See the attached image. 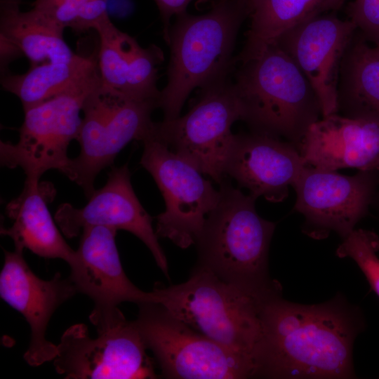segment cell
Returning <instances> with one entry per match:
<instances>
[{
    "label": "cell",
    "instance_id": "obj_1",
    "mask_svg": "<svg viewBox=\"0 0 379 379\" xmlns=\"http://www.w3.org/2000/svg\"><path fill=\"white\" fill-rule=\"evenodd\" d=\"M258 376L268 378H351L352 348L364 329L359 310L341 297L301 305L281 295L262 311Z\"/></svg>",
    "mask_w": 379,
    "mask_h": 379
},
{
    "label": "cell",
    "instance_id": "obj_2",
    "mask_svg": "<svg viewBox=\"0 0 379 379\" xmlns=\"http://www.w3.org/2000/svg\"><path fill=\"white\" fill-rule=\"evenodd\" d=\"M220 197L195 243L196 266L262 300L281 294L268 268L270 244L276 224L260 217L256 199L235 188L227 177Z\"/></svg>",
    "mask_w": 379,
    "mask_h": 379
},
{
    "label": "cell",
    "instance_id": "obj_3",
    "mask_svg": "<svg viewBox=\"0 0 379 379\" xmlns=\"http://www.w3.org/2000/svg\"><path fill=\"white\" fill-rule=\"evenodd\" d=\"M248 16L246 0H217L201 15L185 11L169 29L167 84L160 91L158 107L163 120L180 117L185 100L201 89L229 78L239 28Z\"/></svg>",
    "mask_w": 379,
    "mask_h": 379
},
{
    "label": "cell",
    "instance_id": "obj_4",
    "mask_svg": "<svg viewBox=\"0 0 379 379\" xmlns=\"http://www.w3.org/2000/svg\"><path fill=\"white\" fill-rule=\"evenodd\" d=\"M232 83L241 120L251 131L286 139L298 147L310 126L322 117L310 81L277 43L240 63Z\"/></svg>",
    "mask_w": 379,
    "mask_h": 379
},
{
    "label": "cell",
    "instance_id": "obj_5",
    "mask_svg": "<svg viewBox=\"0 0 379 379\" xmlns=\"http://www.w3.org/2000/svg\"><path fill=\"white\" fill-rule=\"evenodd\" d=\"M158 303L195 331L253 363L259 371L265 301L195 266L190 279L156 284Z\"/></svg>",
    "mask_w": 379,
    "mask_h": 379
},
{
    "label": "cell",
    "instance_id": "obj_6",
    "mask_svg": "<svg viewBox=\"0 0 379 379\" xmlns=\"http://www.w3.org/2000/svg\"><path fill=\"white\" fill-rule=\"evenodd\" d=\"M89 319L98 335L91 338L84 324L69 327L57 345V373L71 379L157 378L135 321L117 306H94Z\"/></svg>",
    "mask_w": 379,
    "mask_h": 379
},
{
    "label": "cell",
    "instance_id": "obj_7",
    "mask_svg": "<svg viewBox=\"0 0 379 379\" xmlns=\"http://www.w3.org/2000/svg\"><path fill=\"white\" fill-rule=\"evenodd\" d=\"M101 86L98 65L67 89L26 110L17 142H0L1 165L23 170L27 182H39L52 169L65 173L68 147L77 140L86 99Z\"/></svg>",
    "mask_w": 379,
    "mask_h": 379
},
{
    "label": "cell",
    "instance_id": "obj_8",
    "mask_svg": "<svg viewBox=\"0 0 379 379\" xmlns=\"http://www.w3.org/2000/svg\"><path fill=\"white\" fill-rule=\"evenodd\" d=\"M134 321L161 374L172 379L258 377L255 365L174 317L162 305H138Z\"/></svg>",
    "mask_w": 379,
    "mask_h": 379
},
{
    "label": "cell",
    "instance_id": "obj_9",
    "mask_svg": "<svg viewBox=\"0 0 379 379\" xmlns=\"http://www.w3.org/2000/svg\"><path fill=\"white\" fill-rule=\"evenodd\" d=\"M241 119L239 100L227 78L202 88L185 115L154 122L152 135L220 185L227 177L225 167L234 135L231 127Z\"/></svg>",
    "mask_w": 379,
    "mask_h": 379
},
{
    "label": "cell",
    "instance_id": "obj_10",
    "mask_svg": "<svg viewBox=\"0 0 379 379\" xmlns=\"http://www.w3.org/2000/svg\"><path fill=\"white\" fill-rule=\"evenodd\" d=\"M156 101L135 100L100 94L84 103V117L77 140V157L70 158L64 173L89 198L97 175L111 166L119 152L131 140L142 142L153 129L151 115Z\"/></svg>",
    "mask_w": 379,
    "mask_h": 379
},
{
    "label": "cell",
    "instance_id": "obj_11",
    "mask_svg": "<svg viewBox=\"0 0 379 379\" xmlns=\"http://www.w3.org/2000/svg\"><path fill=\"white\" fill-rule=\"evenodd\" d=\"M140 164L162 194L165 210L157 216V235L186 248L195 244L220 197L209 180L190 163L149 135L143 141Z\"/></svg>",
    "mask_w": 379,
    "mask_h": 379
},
{
    "label": "cell",
    "instance_id": "obj_12",
    "mask_svg": "<svg viewBox=\"0 0 379 379\" xmlns=\"http://www.w3.org/2000/svg\"><path fill=\"white\" fill-rule=\"evenodd\" d=\"M379 186V171H359L354 175L306 166L293 185L294 208L305 218L302 232L321 239L331 232L342 239L368 213Z\"/></svg>",
    "mask_w": 379,
    "mask_h": 379
},
{
    "label": "cell",
    "instance_id": "obj_13",
    "mask_svg": "<svg viewBox=\"0 0 379 379\" xmlns=\"http://www.w3.org/2000/svg\"><path fill=\"white\" fill-rule=\"evenodd\" d=\"M81 208L64 203L57 209L54 219L66 237H77L90 226L128 231L145 244L158 267L168 278V261L153 228L152 218L133 190L127 164L112 167L105 185L95 190Z\"/></svg>",
    "mask_w": 379,
    "mask_h": 379
},
{
    "label": "cell",
    "instance_id": "obj_14",
    "mask_svg": "<svg viewBox=\"0 0 379 379\" xmlns=\"http://www.w3.org/2000/svg\"><path fill=\"white\" fill-rule=\"evenodd\" d=\"M357 29L350 19L321 13L288 29L275 42L310 81L319 100L322 117L338 113L340 64Z\"/></svg>",
    "mask_w": 379,
    "mask_h": 379
},
{
    "label": "cell",
    "instance_id": "obj_15",
    "mask_svg": "<svg viewBox=\"0 0 379 379\" xmlns=\"http://www.w3.org/2000/svg\"><path fill=\"white\" fill-rule=\"evenodd\" d=\"M22 253L4 250L0 295L28 322L31 338L24 359L29 365L38 366L55 358L57 345L46 339V328L55 310L77 291L69 277L62 278L59 272L50 280L38 277Z\"/></svg>",
    "mask_w": 379,
    "mask_h": 379
},
{
    "label": "cell",
    "instance_id": "obj_16",
    "mask_svg": "<svg viewBox=\"0 0 379 379\" xmlns=\"http://www.w3.org/2000/svg\"><path fill=\"white\" fill-rule=\"evenodd\" d=\"M306 166L292 142L251 131L234 135L225 173L255 199L276 203L288 197Z\"/></svg>",
    "mask_w": 379,
    "mask_h": 379
},
{
    "label": "cell",
    "instance_id": "obj_17",
    "mask_svg": "<svg viewBox=\"0 0 379 379\" xmlns=\"http://www.w3.org/2000/svg\"><path fill=\"white\" fill-rule=\"evenodd\" d=\"M117 232L105 226L86 227L81 231L75 258L69 265V277L77 293L91 298L95 306L158 302L153 291L140 290L125 274L116 244Z\"/></svg>",
    "mask_w": 379,
    "mask_h": 379
},
{
    "label": "cell",
    "instance_id": "obj_18",
    "mask_svg": "<svg viewBox=\"0 0 379 379\" xmlns=\"http://www.w3.org/2000/svg\"><path fill=\"white\" fill-rule=\"evenodd\" d=\"M297 148L307 166L379 171V121L330 114L310 126Z\"/></svg>",
    "mask_w": 379,
    "mask_h": 379
},
{
    "label": "cell",
    "instance_id": "obj_19",
    "mask_svg": "<svg viewBox=\"0 0 379 379\" xmlns=\"http://www.w3.org/2000/svg\"><path fill=\"white\" fill-rule=\"evenodd\" d=\"M53 191L50 185L25 181L21 193L6 207L13 224L1 228V234L12 239L15 251L28 249L40 257L62 259L69 265L76 251L65 241L47 206Z\"/></svg>",
    "mask_w": 379,
    "mask_h": 379
},
{
    "label": "cell",
    "instance_id": "obj_20",
    "mask_svg": "<svg viewBox=\"0 0 379 379\" xmlns=\"http://www.w3.org/2000/svg\"><path fill=\"white\" fill-rule=\"evenodd\" d=\"M338 106L342 116L379 121V53L361 34L354 33L341 61Z\"/></svg>",
    "mask_w": 379,
    "mask_h": 379
},
{
    "label": "cell",
    "instance_id": "obj_21",
    "mask_svg": "<svg viewBox=\"0 0 379 379\" xmlns=\"http://www.w3.org/2000/svg\"><path fill=\"white\" fill-rule=\"evenodd\" d=\"M249 27L236 62H246L276 42L288 29L324 11L335 9L336 0H246Z\"/></svg>",
    "mask_w": 379,
    "mask_h": 379
},
{
    "label": "cell",
    "instance_id": "obj_22",
    "mask_svg": "<svg viewBox=\"0 0 379 379\" xmlns=\"http://www.w3.org/2000/svg\"><path fill=\"white\" fill-rule=\"evenodd\" d=\"M64 30L34 8L24 12L18 5L1 4L0 34L20 48L31 67L69 62L75 58L77 53L66 43Z\"/></svg>",
    "mask_w": 379,
    "mask_h": 379
},
{
    "label": "cell",
    "instance_id": "obj_23",
    "mask_svg": "<svg viewBox=\"0 0 379 379\" xmlns=\"http://www.w3.org/2000/svg\"><path fill=\"white\" fill-rule=\"evenodd\" d=\"M98 65V49L90 55L77 54L69 62H44L21 74L1 76L2 88L15 95L23 110L60 93Z\"/></svg>",
    "mask_w": 379,
    "mask_h": 379
},
{
    "label": "cell",
    "instance_id": "obj_24",
    "mask_svg": "<svg viewBox=\"0 0 379 379\" xmlns=\"http://www.w3.org/2000/svg\"><path fill=\"white\" fill-rule=\"evenodd\" d=\"M94 30L99 38L98 65L101 92L131 100L132 55L138 41L132 36L119 29L110 20L109 14L97 23Z\"/></svg>",
    "mask_w": 379,
    "mask_h": 379
},
{
    "label": "cell",
    "instance_id": "obj_25",
    "mask_svg": "<svg viewBox=\"0 0 379 379\" xmlns=\"http://www.w3.org/2000/svg\"><path fill=\"white\" fill-rule=\"evenodd\" d=\"M379 237L373 231L354 230L336 250L340 258H352L361 269L370 286L379 297Z\"/></svg>",
    "mask_w": 379,
    "mask_h": 379
},
{
    "label": "cell",
    "instance_id": "obj_26",
    "mask_svg": "<svg viewBox=\"0 0 379 379\" xmlns=\"http://www.w3.org/2000/svg\"><path fill=\"white\" fill-rule=\"evenodd\" d=\"M350 20L366 40L379 42V0H354L348 8Z\"/></svg>",
    "mask_w": 379,
    "mask_h": 379
},
{
    "label": "cell",
    "instance_id": "obj_27",
    "mask_svg": "<svg viewBox=\"0 0 379 379\" xmlns=\"http://www.w3.org/2000/svg\"><path fill=\"white\" fill-rule=\"evenodd\" d=\"M91 0H36L32 8L63 28H68L79 10Z\"/></svg>",
    "mask_w": 379,
    "mask_h": 379
},
{
    "label": "cell",
    "instance_id": "obj_28",
    "mask_svg": "<svg viewBox=\"0 0 379 379\" xmlns=\"http://www.w3.org/2000/svg\"><path fill=\"white\" fill-rule=\"evenodd\" d=\"M109 0H91L78 12L69 27L76 34L94 29L97 23L108 13Z\"/></svg>",
    "mask_w": 379,
    "mask_h": 379
},
{
    "label": "cell",
    "instance_id": "obj_29",
    "mask_svg": "<svg viewBox=\"0 0 379 379\" xmlns=\"http://www.w3.org/2000/svg\"><path fill=\"white\" fill-rule=\"evenodd\" d=\"M192 0H154L155 2L163 23V38L168 44L169 39V29L171 26V19L186 11L187 6Z\"/></svg>",
    "mask_w": 379,
    "mask_h": 379
},
{
    "label": "cell",
    "instance_id": "obj_30",
    "mask_svg": "<svg viewBox=\"0 0 379 379\" xmlns=\"http://www.w3.org/2000/svg\"><path fill=\"white\" fill-rule=\"evenodd\" d=\"M20 48L13 41L0 34V70L1 76L7 74L10 64L22 56Z\"/></svg>",
    "mask_w": 379,
    "mask_h": 379
},
{
    "label": "cell",
    "instance_id": "obj_31",
    "mask_svg": "<svg viewBox=\"0 0 379 379\" xmlns=\"http://www.w3.org/2000/svg\"><path fill=\"white\" fill-rule=\"evenodd\" d=\"M22 0H1V4L18 5Z\"/></svg>",
    "mask_w": 379,
    "mask_h": 379
},
{
    "label": "cell",
    "instance_id": "obj_32",
    "mask_svg": "<svg viewBox=\"0 0 379 379\" xmlns=\"http://www.w3.org/2000/svg\"><path fill=\"white\" fill-rule=\"evenodd\" d=\"M371 205L379 208V191H377L375 194L373 201L371 202Z\"/></svg>",
    "mask_w": 379,
    "mask_h": 379
},
{
    "label": "cell",
    "instance_id": "obj_33",
    "mask_svg": "<svg viewBox=\"0 0 379 379\" xmlns=\"http://www.w3.org/2000/svg\"><path fill=\"white\" fill-rule=\"evenodd\" d=\"M375 49L379 53V42L376 44Z\"/></svg>",
    "mask_w": 379,
    "mask_h": 379
},
{
    "label": "cell",
    "instance_id": "obj_34",
    "mask_svg": "<svg viewBox=\"0 0 379 379\" xmlns=\"http://www.w3.org/2000/svg\"><path fill=\"white\" fill-rule=\"evenodd\" d=\"M336 1H337V2L338 3L339 5H340L343 1V0H336Z\"/></svg>",
    "mask_w": 379,
    "mask_h": 379
}]
</instances>
